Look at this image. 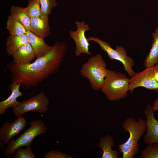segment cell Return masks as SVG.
I'll return each mask as SVG.
<instances>
[{"label":"cell","instance_id":"1","mask_svg":"<svg viewBox=\"0 0 158 158\" xmlns=\"http://www.w3.org/2000/svg\"><path fill=\"white\" fill-rule=\"evenodd\" d=\"M67 46L63 41H56L51 49L33 62L18 65L13 61L7 65L12 83L20 84L25 89L36 87L47 78L55 74L63 60Z\"/></svg>","mask_w":158,"mask_h":158},{"label":"cell","instance_id":"2","mask_svg":"<svg viewBox=\"0 0 158 158\" xmlns=\"http://www.w3.org/2000/svg\"><path fill=\"white\" fill-rule=\"evenodd\" d=\"M122 126L129 135L125 142L118 145V150L122 153V158H134L139 152L140 146L138 141L146 132V120L140 117L137 121L129 117L124 121Z\"/></svg>","mask_w":158,"mask_h":158},{"label":"cell","instance_id":"3","mask_svg":"<svg viewBox=\"0 0 158 158\" xmlns=\"http://www.w3.org/2000/svg\"><path fill=\"white\" fill-rule=\"evenodd\" d=\"M129 79L125 73L108 69L100 90L108 100H120L128 96Z\"/></svg>","mask_w":158,"mask_h":158},{"label":"cell","instance_id":"4","mask_svg":"<svg viewBox=\"0 0 158 158\" xmlns=\"http://www.w3.org/2000/svg\"><path fill=\"white\" fill-rule=\"evenodd\" d=\"M108 71L105 61L98 54L90 57L83 64L80 73L88 79L92 88L97 91L100 90Z\"/></svg>","mask_w":158,"mask_h":158},{"label":"cell","instance_id":"5","mask_svg":"<svg viewBox=\"0 0 158 158\" xmlns=\"http://www.w3.org/2000/svg\"><path fill=\"white\" fill-rule=\"evenodd\" d=\"M30 127L15 140L12 138L4 148L3 152L6 156L13 155L18 148L23 146H30L33 139L37 136L45 134L48 128L44 122L40 119L33 120L30 123Z\"/></svg>","mask_w":158,"mask_h":158},{"label":"cell","instance_id":"6","mask_svg":"<svg viewBox=\"0 0 158 158\" xmlns=\"http://www.w3.org/2000/svg\"><path fill=\"white\" fill-rule=\"evenodd\" d=\"M89 42L93 41L98 43L101 49L107 54L111 60H116L122 63L124 69L131 78L136 73L132 69L135 64L133 59L127 55L126 49L121 46H116V49H113L108 43L96 37L88 38Z\"/></svg>","mask_w":158,"mask_h":158},{"label":"cell","instance_id":"7","mask_svg":"<svg viewBox=\"0 0 158 158\" xmlns=\"http://www.w3.org/2000/svg\"><path fill=\"white\" fill-rule=\"evenodd\" d=\"M49 99L43 91L29 99L20 102L17 107L12 109L14 115L18 118L22 117L25 113L30 111H35L44 114L48 110Z\"/></svg>","mask_w":158,"mask_h":158},{"label":"cell","instance_id":"8","mask_svg":"<svg viewBox=\"0 0 158 158\" xmlns=\"http://www.w3.org/2000/svg\"><path fill=\"white\" fill-rule=\"evenodd\" d=\"M158 71V64L154 66L146 67L143 71L136 73L135 75L129 79L128 91L131 93L138 87L152 90L158 93V83L155 79L154 75Z\"/></svg>","mask_w":158,"mask_h":158},{"label":"cell","instance_id":"9","mask_svg":"<svg viewBox=\"0 0 158 158\" xmlns=\"http://www.w3.org/2000/svg\"><path fill=\"white\" fill-rule=\"evenodd\" d=\"M75 25L77 30H71L69 34L71 37L74 41L76 46L75 54L76 56H79L82 54L91 55L89 47L90 45L88 38L85 35V32L90 30L89 25L85 24L84 21L81 22L76 21Z\"/></svg>","mask_w":158,"mask_h":158},{"label":"cell","instance_id":"10","mask_svg":"<svg viewBox=\"0 0 158 158\" xmlns=\"http://www.w3.org/2000/svg\"><path fill=\"white\" fill-rule=\"evenodd\" d=\"M154 111L150 104L145 107L144 111L146 118V129L143 141L147 145L158 142V120L154 117Z\"/></svg>","mask_w":158,"mask_h":158},{"label":"cell","instance_id":"11","mask_svg":"<svg viewBox=\"0 0 158 158\" xmlns=\"http://www.w3.org/2000/svg\"><path fill=\"white\" fill-rule=\"evenodd\" d=\"M26 121L23 117L18 118L11 123H4L0 128V140L8 144L12 138L17 135L25 127Z\"/></svg>","mask_w":158,"mask_h":158},{"label":"cell","instance_id":"12","mask_svg":"<svg viewBox=\"0 0 158 158\" xmlns=\"http://www.w3.org/2000/svg\"><path fill=\"white\" fill-rule=\"evenodd\" d=\"M48 15H40L30 17V23L28 30L35 35L44 38L50 35Z\"/></svg>","mask_w":158,"mask_h":158},{"label":"cell","instance_id":"13","mask_svg":"<svg viewBox=\"0 0 158 158\" xmlns=\"http://www.w3.org/2000/svg\"><path fill=\"white\" fill-rule=\"evenodd\" d=\"M26 35L29 43L32 46L37 58L44 55L52 49L53 46L47 44L44 38L35 35L29 30H27Z\"/></svg>","mask_w":158,"mask_h":158},{"label":"cell","instance_id":"14","mask_svg":"<svg viewBox=\"0 0 158 158\" xmlns=\"http://www.w3.org/2000/svg\"><path fill=\"white\" fill-rule=\"evenodd\" d=\"M20 84L16 83H12L10 85V89L11 93L6 99L0 102V115L4 114L6 110L12 107L15 108L20 104V102L18 101L17 98L23 95L19 91Z\"/></svg>","mask_w":158,"mask_h":158},{"label":"cell","instance_id":"15","mask_svg":"<svg viewBox=\"0 0 158 158\" xmlns=\"http://www.w3.org/2000/svg\"><path fill=\"white\" fill-rule=\"evenodd\" d=\"M12 56L13 62L18 65L30 63L35 57L33 50L29 42L21 46Z\"/></svg>","mask_w":158,"mask_h":158},{"label":"cell","instance_id":"16","mask_svg":"<svg viewBox=\"0 0 158 158\" xmlns=\"http://www.w3.org/2000/svg\"><path fill=\"white\" fill-rule=\"evenodd\" d=\"M115 143L112 137L109 135H107L100 139L98 147L103 151L102 158H119L118 151L112 149Z\"/></svg>","mask_w":158,"mask_h":158},{"label":"cell","instance_id":"17","mask_svg":"<svg viewBox=\"0 0 158 158\" xmlns=\"http://www.w3.org/2000/svg\"><path fill=\"white\" fill-rule=\"evenodd\" d=\"M28 42L26 34L16 36L10 35L6 39V51L8 55L12 56L21 46Z\"/></svg>","mask_w":158,"mask_h":158},{"label":"cell","instance_id":"18","mask_svg":"<svg viewBox=\"0 0 158 158\" xmlns=\"http://www.w3.org/2000/svg\"><path fill=\"white\" fill-rule=\"evenodd\" d=\"M153 41L149 54L146 56L144 62L146 67L153 66L158 63V27L152 33Z\"/></svg>","mask_w":158,"mask_h":158},{"label":"cell","instance_id":"19","mask_svg":"<svg viewBox=\"0 0 158 158\" xmlns=\"http://www.w3.org/2000/svg\"><path fill=\"white\" fill-rule=\"evenodd\" d=\"M22 25L25 29L28 30L30 23V17L25 11L24 8L15 5L10 8V15Z\"/></svg>","mask_w":158,"mask_h":158},{"label":"cell","instance_id":"20","mask_svg":"<svg viewBox=\"0 0 158 158\" xmlns=\"http://www.w3.org/2000/svg\"><path fill=\"white\" fill-rule=\"evenodd\" d=\"M6 27L10 35L11 36L26 34L27 30L23 25L10 15L8 17Z\"/></svg>","mask_w":158,"mask_h":158},{"label":"cell","instance_id":"21","mask_svg":"<svg viewBox=\"0 0 158 158\" xmlns=\"http://www.w3.org/2000/svg\"><path fill=\"white\" fill-rule=\"evenodd\" d=\"M138 158H158V142L147 144Z\"/></svg>","mask_w":158,"mask_h":158},{"label":"cell","instance_id":"22","mask_svg":"<svg viewBox=\"0 0 158 158\" xmlns=\"http://www.w3.org/2000/svg\"><path fill=\"white\" fill-rule=\"evenodd\" d=\"M26 7L24 8L28 15L30 17H37L41 15V8L39 0H28Z\"/></svg>","mask_w":158,"mask_h":158},{"label":"cell","instance_id":"23","mask_svg":"<svg viewBox=\"0 0 158 158\" xmlns=\"http://www.w3.org/2000/svg\"><path fill=\"white\" fill-rule=\"evenodd\" d=\"M41 15H50L53 8L58 5L57 0H39Z\"/></svg>","mask_w":158,"mask_h":158},{"label":"cell","instance_id":"24","mask_svg":"<svg viewBox=\"0 0 158 158\" xmlns=\"http://www.w3.org/2000/svg\"><path fill=\"white\" fill-rule=\"evenodd\" d=\"M13 158H35V155L32 152L30 146H27L25 149L19 147L12 155Z\"/></svg>","mask_w":158,"mask_h":158},{"label":"cell","instance_id":"25","mask_svg":"<svg viewBox=\"0 0 158 158\" xmlns=\"http://www.w3.org/2000/svg\"><path fill=\"white\" fill-rule=\"evenodd\" d=\"M44 158H73L72 156L69 155L65 153L55 150L50 151L46 153L44 156Z\"/></svg>","mask_w":158,"mask_h":158},{"label":"cell","instance_id":"26","mask_svg":"<svg viewBox=\"0 0 158 158\" xmlns=\"http://www.w3.org/2000/svg\"><path fill=\"white\" fill-rule=\"evenodd\" d=\"M152 107L155 111L158 110V98L154 100Z\"/></svg>","mask_w":158,"mask_h":158},{"label":"cell","instance_id":"27","mask_svg":"<svg viewBox=\"0 0 158 158\" xmlns=\"http://www.w3.org/2000/svg\"><path fill=\"white\" fill-rule=\"evenodd\" d=\"M154 77L158 83V71L155 73Z\"/></svg>","mask_w":158,"mask_h":158}]
</instances>
